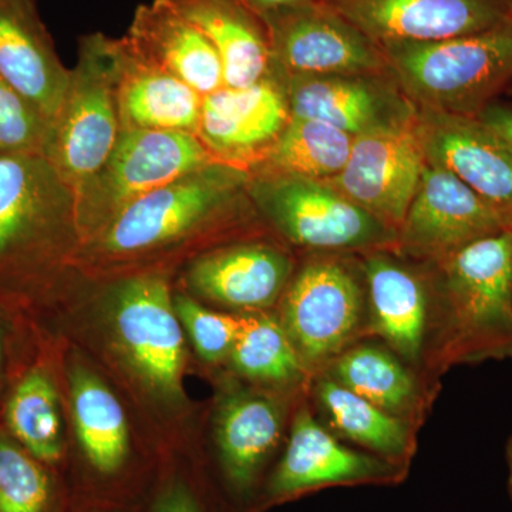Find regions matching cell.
Listing matches in <instances>:
<instances>
[{"mask_svg": "<svg viewBox=\"0 0 512 512\" xmlns=\"http://www.w3.org/2000/svg\"><path fill=\"white\" fill-rule=\"evenodd\" d=\"M426 265L430 318L427 384L440 392L451 367L512 359V228Z\"/></svg>", "mask_w": 512, "mask_h": 512, "instance_id": "1", "label": "cell"}, {"mask_svg": "<svg viewBox=\"0 0 512 512\" xmlns=\"http://www.w3.org/2000/svg\"><path fill=\"white\" fill-rule=\"evenodd\" d=\"M248 181V171L235 165L202 167L128 205L84 241V252L96 261L124 264L200 237H228L265 225Z\"/></svg>", "mask_w": 512, "mask_h": 512, "instance_id": "2", "label": "cell"}, {"mask_svg": "<svg viewBox=\"0 0 512 512\" xmlns=\"http://www.w3.org/2000/svg\"><path fill=\"white\" fill-rule=\"evenodd\" d=\"M380 47L417 109L477 117L512 82V18L471 35Z\"/></svg>", "mask_w": 512, "mask_h": 512, "instance_id": "3", "label": "cell"}, {"mask_svg": "<svg viewBox=\"0 0 512 512\" xmlns=\"http://www.w3.org/2000/svg\"><path fill=\"white\" fill-rule=\"evenodd\" d=\"M80 237L76 194L43 156H0V292L35 288Z\"/></svg>", "mask_w": 512, "mask_h": 512, "instance_id": "4", "label": "cell"}, {"mask_svg": "<svg viewBox=\"0 0 512 512\" xmlns=\"http://www.w3.org/2000/svg\"><path fill=\"white\" fill-rule=\"evenodd\" d=\"M278 305L276 316L313 379L340 353L367 338L362 255L305 254Z\"/></svg>", "mask_w": 512, "mask_h": 512, "instance_id": "5", "label": "cell"}, {"mask_svg": "<svg viewBox=\"0 0 512 512\" xmlns=\"http://www.w3.org/2000/svg\"><path fill=\"white\" fill-rule=\"evenodd\" d=\"M248 192L264 224L303 254L363 255L396 248V229L329 181L249 174Z\"/></svg>", "mask_w": 512, "mask_h": 512, "instance_id": "6", "label": "cell"}, {"mask_svg": "<svg viewBox=\"0 0 512 512\" xmlns=\"http://www.w3.org/2000/svg\"><path fill=\"white\" fill-rule=\"evenodd\" d=\"M117 39L83 36L43 157L74 192L103 167L121 133Z\"/></svg>", "mask_w": 512, "mask_h": 512, "instance_id": "7", "label": "cell"}, {"mask_svg": "<svg viewBox=\"0 0 512 512\" xmlns=\"http://www.w3.org/2000/svg\"><path fill=\"white\" fill-rule=\"evenodd\" d=\"M212 163L220 161L194 134L121 130L103 167L74 192L80 238L87 241L134 201Z\"/></svg>", "mask_w": 512, "mask_h": 512, "instance_id": "8", "label": "cell"}, {"mask_svg": "<svg viewBox=\"0 0 512 512\" xmlns=\"http://www.w3.org/2000/svg\"><path fill=\"white\" fill-rule=\"evenodd\" d=\"M410 468L348 446L320 423L305 400L296 409L284 453L275 461L252 512H262L326 488L393 487L407 480Z\"/></svg>", "mask_w": 512, "mask_h": 512, "instance_id": "9", "label": "cell"}, {"mask_svg": "<svg viewBox=\"0 0 512 512\" xmlns=\"http://www.w3.org/2000/svg\"><path fill=\"white\" fill-rule=\"evenodd\" d=\"M271 42L272 69L291 74L386 72L380 45L323 0L262 16Z\"/></svg>", "mask_w": 512, "mask_h": 512, "instance_id": "10", "label": "cell"}, {"mask_svg": "<svg viewBox=\"0 0 512 512\" xmlns=\"http://www.w3.org/2000/svg\"><path fill=\"white\" fill-rule=\"evenodd\" d=\"M278 74L284 80L291 117L322 121L353 138L416 126L417 106L390 70L320 76Z\"/></svg>", "mask_w": 512, "mask_h": 512, "instance_id": "11", "label": "cell"}, {"mask_svg": "<svg viewBox=\"0 0 512 512\" xmlns=\"http://www.w3.org/2000/svg\"><path fill=\"white\" fill-rule=\"evenodd\" d=\"M510 228L457 175L427 163L394 251L416 262H436Z\"/></svg>", "mask_w": 512, "mask_h": 512, "instance_id": "12", "label": "cell"}, {"mask_svg": "<svg viewBox=\"0 0 512 512\" xmlns=\"http://www.w3.org/2000/svg\"><path fill=\"white\" fill-rule=\"evenodd\" d=\"M117 338L138 375L161 396L183 390L184 339L164 276H130L113 292Z\"/></svg>", "mask_w": 512, "mask_h": 512, "instance_id": "13", "label": "cell"}, {"mask_svg": "<svg viewBox=\"0 0 512 512\" xmlns=\"http://www.w3.org/2000/svg\"><path fill=\"white\" fill-rule=\"evenodd\" d=\"M289 120L284 80L271 67L251 86H224L204 96L197 137L215 160L248 171L274 147Z\"/></svg>", "mask_w": 512, "mask_h": 512, "instance_id": "14", "label": "cell"}, {"mask_svg": "<svg viewBox=\"0 0 512 512\" xmlns=\"http://www.w3.org/2000/svg\"><path fill=\"white\" fill-rule=\"evenodd\" d=\"M286 403L271 394L239 390L225 397L217 417L218 466L225 493L252 512L281 446Z\"/></svg>", "mask_w": 512, "mask_h": 512, "instance_id": "15", "label": "cell"}, {"mask_svg": "<svg viewBox=\"0 0 512 512\" xmlns=\"http://www.w3.org/2000/svg\"><path fill=\"white\" fill-rule=\"evenodd\" d=\"M427 163L454 175L512 228V147L477 117L417 109Z\"/></svg>", "mask_w": 512, "mask_h": 512, "instance_id": "16", "label": "cell"}, {"mask_svg": "<svg viewBox=\"0 0 512 512\" xmlns=\"http://www.w3.org/2000/svg\"><path fill=\"white\" fill-rule=\"evenodd\" d=\"M362 261L369 306L367 338L383 342L423 376L430 318L426 265L394 249L367 252Z\"/></svg>", "mask_w": 512, "mask_h": 512, "instance_id": "17", "label": "cell"}, {"mask_svg": "<svg viewBox=\"0 0 512 512\" xmlns=\"http://www.w3.org/2000/svg\"><path fill=\"white\" fill-rule=\"evenodd\" d=\"M426 164L416 123L406 130L355 138L348 163L329 183L399 231Z\"/></svg>", "mask_w": 512, "mask_h": 512, "instance_id": "18", "label": "cell"}, {"mask_svg": "<svg viewBox=\"0 0 512 512\" xmlns=\"http://www.w3.org/2000/svg\"><path fill=\"white\" fill-rule=\"evenodd\" d=\"M377 45L471 35L512 18L508 0H323Z\"/></svg>", "mask_w": 512, "mask_h": 512, "instance_id": "19", "label": "cell"}, {"mask_svg": "<svg viewBox=\"0 0 512 512\" xmlns=\"http://www.w3.org/2000/svg\"><path fill=\"white\" fill-rule=\"evenodd\" d=\"M296 265L285 245L248 239L198 256L188 268L187 284L198 295L228 308L268 311L281 301Z\"/></svg>", "mask_w": 512, "mask_h": 512, "instance_id": "20", "label": "cell"}, {"mask_svg": "<svg viewBox=\"0 0 512 512\" xmlns=\"http://www.w3.org/2000/svg\"><path fill=\"white\" fill-rule=\"evenodd\" d=\"M0 76L52 126L70 70L59 59L35 0H0Z\"/></svg>", "mask_w": 512, "mask_h": 512, "instance_id": "21", "label": "cell"}, {"mask_svg": "<svg viewBox=\"0 0 512 512\" xmlns=\"http://www.w3.org/2000/svg\"><path fill=\"white\" fill-rule=\"evenodd\" d=\"M124 39L138 56L183 80L201 96L225 86L217 50L173 0L138 6Z\"/></svg>", "mask_w": 512, "mask_h": 512, "instance_id": "22", "label": "cell"}, {"mask_svg": "<svg viewBox=\"0 0 512 512\" xmlns=\"http://www.w3.org/2000/svg\"><path fill=\"white\" fill-rule=\"evenodd\" d=\"M322 373L419 430L439 394L417 370L375 338L359 340Z\"/></svg>", "mask_w": 512, "mask_h": 512, "instance_id": "23", "label": "cell"}, {"mask_svg": "<svg viewBox=\"0 0 512 512\" xmlns=\"http://www.w3.org/2000/svg\"><path fill=\"white\" fill-rule=\"evenodd\" d=\"M121 130L180 131L197 136L202 99L183 80L138 56L117 39Z\"/></svg>", "mask_w": 512, "mask_h": 512, "instance_id": "24", "label": "cell"}, {"mask_svg": "<svg viewBox=\"0 0 512 512\" xmlns=\"http://www.w3.org/2000/svg\"><path fill=\"white\" fill-rule=\"evenodd\" d=\"M308 397L320 423L346 444L412 466L419 429L383 412L329 376L313 377Z\"/></svg>", "mask_w": 512, "mask_h": 512, "instance_id": "25", "label": "cell"}, {"mask_svg": "<svg viewBox=\"0 0 512 512\" xmlns=\"http://www.w3.org/2000/svg\"><path fill=\"white\" fill-rule=\"evenodd\" d=\"M217 50L227 87L251 86L271 70L264 18L244 0H173Z\"/></svg>", "mask_w": 512, "mask_h": 512, "instance_id": "26", "label": "cell"}, {"mask_svg": "<svg viewBox=\"0 0 512 512\" xmlns=\"http://www.w3.org/2000/svg\"><path fill=\"white\" fill-rule=\"evenodd\" d=\"M72 404L77 439L94 480L119 483L130 461V436L119 400L92 373L74 369Z\"/></svg>", "mask_w": 512, "mask_h": 512, "instance_id": "27", "label": "cell"}, {"mask_svg": "<svg viewBox=\"0 0 512 512\" xmlns=\"http://www.w3.org/2000/svg\"><path fill=\"white\" fill-rule=\"evenodd\" d=\"M3 429L46 466H60L64 440L59 393L45 367H29L12 384L3 403Z\"/></svg>", "mask_w": 512, "mask_h": 512, "instance_id": "28", "label": "cell"}, {"mask_svg": "<svg viewBox=\"0 0 512 512\" xmlns=\"http://www.w3.org/2000/svg\"><path fill=\"white\" fill-rule=\"evenodd\" d=\"M229 363L252 382L285 392L308 393L312 377L293 348L278 316L268 311L239 313V330Z\"/></svg>", "mask_w": 512, "mask_h": 512, "instance_id": "29", "label": "cell"}, {"mask_svg": "<svg viewBox=\"0 0 512 512\" xmlns=\"http://www.w3.org/2000/svg\"><path fill=\"white\" fill-rule=\"evenodd\" d=\"M353 141L330 124L291 117L274 147L248 173L330 181L348 163Z\"/></svg>", "mask_w": 512, "mask_h": 512, "instance_id": "30", "label": "cell"}, {"mask_svg": "<svg viewBox=\"0 0 512 512\" xmlns=\"http://www.w3.org/2000/svg\"><path fill=\"white\" fill-rule=\"evenodd\" d=\"M53 470L0 427V512H62V488Z\"/></svg>", "mask_w": 512, "mask_h": 512, "instance_id": "31", "label": "cell"}, {"mask_svg": "<svg viewBox=\"0 0 512 512\" xmlns=\"http://www.w3.org/2000/svg\"><path fill=\"white\" fill-rule=\"evenodd\" d=\"M49 123L0 76V156H43Z\"/></svg>", "mask_w": 512, "mask_h": 512, "instance_id": "32", "label": "cell"}, {"mask_svg": "<svg viewBox=\"0 0 512 512\" xmlns=\"http://www.w3.org/2000/svg\"><path fill=\"white\" fill-rule=\"evenodd\" d=\"M175 311L205 362L221 363L229 359L239 330V315L210 311L180 293L174 298Z\"/></svg>", "mask_w": 512, "mask_h": 512, "instance_id": "33", "label": "cell"}, {"mask_svg": "<svg viewBox=\"0 0 512 512\" xmlns=\"http://www.w3.org/2000/svg\"><path fill=\"white\" fill-rule=\"evenodd\" d=\"M146 512H241L221 510L218 501L208 497L207 491L184 474L165 478Z\"/></svg>", "mask_w": 512, "mask_h": 512, "instance_id": "34", "label": "cell"}, {"mask_svg": "<svg viewBox=\"0 0 512 512\" xmlns=\"http://www.w3.org/2000/svg\"><path fill=\"white\" fill-rule=\"evenodd\" d=\"M477 119L493 128L512 147V104L495 100L478 114Z\"/></svg>", "mask_w": 512, "mask_h": 512, "instance_id": "35", "label": "cell"}, {"mask_svg": "<svg viewBox=\"0 0 512 512\" xmlns=\"http://www.w3.org/2000/svg\"><path fill=\"white\" fill-rule=\"evenodd\" d=\"M249 8L254 9L261 16L275 12V10L288 8V6L299 5V3L312 2V0H244Z\"/></svg>", "mask_w": 512, "mask_h": 512, "instance_id": "36", "label": "cell"}, {"mask_svg": "<svg viewBox=\"0 0 512 512\" xmlns=\"http://www.w3.org/2000/svg\"><path fill=\"white\" fill-rule=\"evenodd\" d=\"M6 363H8V335H6L5 325L0 320V383L5 376Z\"/></svg>", "mask_w": 512, "mask_h": 512, "instance_id": "37", "label": "cell"}, {"mask_svg": "<svg viewBox=\"0 0 512 512\" xmlns=\"http://www.w3.org/2000/svg\"><path fill=\"white\" fill-rule=\"evenodd\" d=\"M505 464H507V491L512 503V434L505 444Z\"/></svg>", "mask_w": 512, "mask_h": 512, "instance_id": "38", "label": "cell"}, {"mask_svg": "<svg viewBox=\"0 0 512 512\" xmlns=\"http://www.w3.org/2000/svg\"><path fill=\"white\" fill-rule=\"evenodd\" d=\"M97 512H130V511H126V510H109V508H101V510L97 511Z\"/></svg>", "mask_w": 512, "mask_h": 512, "instance_id": "39", "label": "cell"}, {"mask_svg": "<svg viewBox=\"0 0 512 512\" xmlns=\"http://www.w3.org/2000/svg\"><path fill=\"white\" fill-rule=\"evenodd\" d=\"M505 92H507L508 94H510V97L512 99V82L510 83V86H508V89L505 90Z\"/></svg>", "mask_w": 512, "mask_h": 512, "instance_id": "40", "label": "cell"}, {"mask_svg": "<svg viewBox=\"0 0 512 512\" xmlns=\"http://www.w3.org/2000/svg\"><path fill=\"white\" fill-rule=\"evenodd\" d=\"M508 3H510V8H511V12H512V0H508Z\"/></svg>", "mask_w": 512, "mask_h": 512, "instance_id": "41", "label": "cell"}]
</instances>
